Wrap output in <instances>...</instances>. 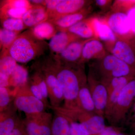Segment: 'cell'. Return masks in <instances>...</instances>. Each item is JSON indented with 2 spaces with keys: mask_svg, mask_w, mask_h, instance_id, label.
I'll list each match as a JSON object with an SVG mask.
<instances>
[{
  "mask_svg": "<svg viewBox=\"0 0 135 135\" xmlns=\"http://www.w3.org/2000/svg\"><path fill=\"white\" fill-rule=\"evenodd\" d=\"M53 66L63 91V107L77 109L78 93L81 87L88 82L84 64L68 62L54 54Z\"/></svg>",
  "mask_w": 135,
  "mask_h": 135,
  "instance_id": "cell-1",
  "label": "cell"
},
{
  "mask_svg": "<svg viewBox=\"0 0 135 135\" xmlns=\"http://www.w3.org/2000/svg\"><path fill=\"white\" fill-rule=\"evenodd\" d=\"M49 51V44L37 38L29 29L20 34L11 46L9 53L17 63L25 64L37 60Z\"/></svg>",
  "mask_w": 135,
  "mask_h": 135,
  "instance_id": "cell-2",
  "label": "cell"
},
{
  "mask_svg": "<svg viewBox=\"0 0 135 135\" xmlns=\"http://www.w3.org/2000/svg\"><path fill=\"white\" fill-rule=\"evenodd\" d=\"M90 68L101 81L114 77H135V68L108 52L101 59L95 60Z\"/></svg>",
  "mask_w": 135,
  "mask_h": 135,
  "instance_id": "cell-3",
  "label": "cell"
},
{
  "mask_svg": "<svg viewBox=\"0 0 135 135\" xmlns=\"http://www.w3.org/2000/svg\"><path fill=\"white\" fill-rule=\"evenodd\" d=\"M35 61L46 80L51 107L60 106V104L64 99L62 88L54 70V54L50 52Z\"/></svg>",
  "mask_w": 135,
  "mask_h": 135,
  "instance_id": "cell-4",
  "label": "cell"
},
{
  "mask_svg": "<svg viewBox=\"0 0 135 135\" xmlns=\"http://www.w3.org/2000/svg\"><path fill=\"white\" fill-rule=\"evenodd\" d=\"M50 109L78 122L90 135L99 134L106 126L104 117L82 109H66L62 106L51 107Z\"/></svg>",
  "mask_w": 135,
  "mask_h": 135,
  "instance_id": "cell-5",
  "label": "cell"
},
{
  "mask_svg": "<svg viewBox=\"0 0 135 135\" xmlns=\"http://www.w3.org/2000/svg\"><path fill=\"white\" fill-rule=\"evenodd\" d=\"M135 99V78L121 91L118 100L106 118L110 126L125 127L128 114Z\"/></svg>",
  "mask_w": 135,
  "mask_h": 135,
  "instance_id": "cell-6",
  "label": "cell"
},
{
  "mask_svg": "<svg viewBox=\"0 0 135 135\" xmlns=\"http://www.w3.org/2000/svg\"><path fill=\"white\" fill-rule=\"evenodd\" d=\"M116 38L113 42L104 44L106 50L135 68V35L133 33Z\"/></svg>",
  "mask_w": 135,
  "mask_h": 135,
  "instance_id": "cell-7",
  "label": "cell"
},
{
  "mask_svg": "<svg viewBox=\"0 0 135 135\" xmlns=\"http://www.w3.org/2000/svg\"><path fill=\"white\" fill-rule=\"evenodd\" d=\"M14 103L17 110L25 114L39 113L47 109L42 101L34 95L27 83L18 89Z\"/></svg>",
  "mask_w": 135,
  "mask_h": 135,
  "instance_id": "cell-8",
  "label": "cell"
},
{
  "mask_svg": "<svg viewBox=\"0 0 135 135\" xmlns=\"http://www.w3.org/2000/svg\"><path fill=\"white\" fill-rule=\"evenodd\" d=\"M25 116L23 122L27 135H51L52 114L45 111Z\"/></svg>",
  "mask_w": 135,
  "mask_h": 135,
  "instance_id": "cell-9",
  "label": "cell"
},
{
  "mask_svg": "<svg viewBox=\"0 0 135 135\" xmlns=\"http://www.w3.org/2000/svg\"><path fill=\"white\" fill-rule=\"evenodd\" d=\"M87 77L88 84L95 107L96 113L105 118V111L108 98L106 87L90 68Z\"/></svg>",
  "mask_w": 135,
  "mask_h": 135,
  "instance_id": "cell-10",
  "label": "cell"
},
{
  "mask_svg": "<svg viewBox=\"0 0 135 135\" xmlns=\"http://www.w3.org/2000/svg\"><path fill=\"white\" fill-rule=\"evenodd\" d=\"M103 18L115 34L116 38L127 36L133 33L127 13L111 11Z\"/></svg>",
  "mask_w": 135,
  "mask_h": 135,
  "instance_id": "cell-11",
  "label": "cell"
},
{
  "mask_svg": "<svg viewBox=\"0 0 135 135\" xmlns=\"http://www.w3.org/2000/svg\"><path fill=\"white\" fill-rule=\"evenodd\" d=\"M92 1L86 0H61L48 20H56L67 15L79 12L90 6Z\"/></svg>",
  "mask_w": 135,
  "mask_h": 135,
  "instance_id": "cell-12",
  "label": "cell"
},
{
  "mask_svg": "<svg viewBox=\"0 0 135 135\" xmlns=\"http://www.w3.org/2000/svg\"><path fill=\"white\" fill-rule=\"evenodd\" d=\"M14 101L0 112V135H10L22 119L17 113Z\"/></svg>",
  "mask_w": 135,
  "mask_h": 135,
  "instance_id": "cell-13",
  "label": "cell"
},
{
  "mask_svg": "<svg viewBox=\"0 0 135 135\" xmlns=\"http://www.w3.org/2000/svg\"><path fill=\"white\" fill-rule=\"evenodd\" d=\"M108 52L101 41L96 38L91 39L83 47L79 63L84 64L90 60H99Z\"/></svg>",
  "mask_w": 135,
  "mask_h": 135,
  "instance_id": "cell-14",
  "label": "cell"
},
{
  "mask_svg": "<svg viewBox=\"0 0 135 135\" xmlns=\"http://www.w3.org/2000/svg\"><path fill=\"white\" fill-rule=\"evenodd\" d=\"M82 39L68 31H58L49 43L51 53L59 55L71 43Z\"/></svg>",
  "mask_w": 135,
  "mask_h": 135,
  "instance_id": "cell-15",
  "label": "cell"
},
{
  "mask_svg": "<svg viewBox=\"0 0 135 135\" xmlns=\"http://www.w3.org/2000/svg\"><path fill=\"white\" fill-rule=\"evenodd\" d=\"M92 11V8L90 6L79 12L51 21L55 25L58 31H65L70 27L86 18Z\"/></svg>",
  "mask_w": 135,
  "mask_h": 135,
  "instance_id": "cell-16",
  "label": "cell"
},
{
  "mask_svg": "<svg viewBox=\"0 0 135 135\" xmlns=\"http://www.w3.org/2000/svg\"><path fill=\"white\" fill-rule=\"evenodd\" d=\"M49 19L46 7L42 5H33L22 18L26 26L30 28L46 22Z\"/></svg>",
  "mask_w": 135,
  "mask_h": 135,
  "instance_id": "cell-17",
  "label": "cell"
},
{
  "mask_svg": "<svg viewBox=\"0 0 135 135\" xmlns=\"http://www.w3.org/2000/svg\"><path fill=\"white\" fill-rule=\"evenodd\" d=\"M92 22L96 38L104 43L115 41L116 37L115 34L107 23L103 17H92Z\"/></svg>",
  "mask_w": 135,
  "mask_h": 135,
  "instance_id": "cell-18",
  "label": "cell"
},
{
  "mask_svg": "<svg viewBox=\"0 0 135 135\" xmlns=\"http://www.w3.org/2000/svg\"><path fill=\"white\" fill-rule=\"evenodd\" d=\"M91 39H82L74 42L62 52L57 55L61 59L68 62L79 63L83 47L85 44Z\"/></svg>",
  "mask_w": 135,
  "mask_h": 135,
  "instance_id": "cell-19",
  "label": "cell"
},
{
  "mask_svg": "<svg viewBox=\"0 0 135 135\" xmlns=\"http://www.w3.org/2000/svg\"><path fill=\"white\" fill-rule=\"evenodd\" d=\"M65 31L72 33L82 39L96 38L92 17L87 18L80 21L70 27Z\"/></svg>",
  "mask_w": 135,
  "mask_h": 135,
  "instance_id": "cell-20",
  "label": "cell"
},
{
  "mask_svg": "<svg viewBox=\"0 0 135 135\" xmlns=\"http://www.w3.org/2000/svg\"><path fill=\"white\" fill-rule=\"evenodd\" d=\"M29 78V72L27 68L17 64L9 78V88L17 91L19 88L27 84Z\"/></svg>",
  "mask_w": 135,
  "mask_h": 135,
  "instance_id": "cell-21",
  "label": "cell"
},
{
  "mask_svg": "<svg viewBox=\"0 0 135 135\" xmlns=\"http://www.w3.org/2000/svg\"><path fill=\"white\" fill-rule=\"evenodd\" d=\"M77 109L97 114L88 82L81 87L79 91L77 98Z\"/></svg>",
  "mask_w": 135,
  "mask_h": 135,
  "instance_id": "cell-22",
  "label": "cell"
},
{
  "mask_svg": "<svg viewBox=\"0 0 135 135\" xmlns=\"http://www.w3.org/2000/svg\"><path fill=\"white\" fill-rule=\"evenodd\" d=\"M54 111L51 135H69L70 123L68 118L57 111Z\"/></svg>",
  "mask_w": 135,
  "mask_h": 135,
  "instance_id": "cell-23",
  "label": "cell"
},
{
  "mask_svg": "<svg viewBox=\"0 0 135 135\" xmlns=\"http://www.w3.org/2000/svg\"><path fill=\"white\" fill-rule=\"evenodd\" d=\"M30 29L37 38L43 40H51L58 32L55 24L49 20Z\"/></svg>",
  "mask_w": 135,
  "mask_h": 135,
  "instance_id": "cell-24",
  "label": "cell"
},
{
  "mask_svg": "<svg viewBox=\"0 0 135 135\" xmlns=\"http://www.w3.org/2000/svg\"><path fill=\"white\" fill-rule=\"evenodd\" d=\"M21 32L12 31L3 28L0 30L1 56L8 53L11 46Z\"/></svg>",
  "mask_w": 135,
  "mask_h": 135,
  "instance_id": "cell-25",
  "label": "cell"
},
{
  "mask_svg": "<svg viewBox=\"0 0 135 135\" xmlns=\"http://www.w3.org/2000/svg\"><path fill=\"white\" fill-rule=\"evenodd\" d=\"M17 65V62L9 53L1 56L0 75L9 78V76Z\"/></svg>",
  "mask_w": 135,
  "mask_h": 135,
  "instance_id": "cell-26",
  "label": "cell"
},
{
  "mask_svg": "<svg viewBox=\"0 0 135 135\" xmlns=\"http://www.w3.org/2000/svg\"><path fill=\"white\" fill-rule=\"evenodd\" d=\"M135 78V77L131 76H123L101 81L106 87L109 95L114 90L120 87L125 86Z\"/></svg>",
  "mask_w": 135,
  "mask_h": 135,
  "instance_id": "cell-27",
  "label": "cell"
},
{
  "mask_svg": "<svg viewBox=\"0 0 135 135\" xmlns=\"http://www.w3.org/2000/svg\"><path fill=\"white\" fill-rule=\"evenodd\" d=\"M29 9L1 7V19L2 20L8 18L22 19L24 15Z\"/></svg>",
  "mask_w": 135,
  "mask_h": 135,
  "instance_id": "cell-28",
  "label": "cell"
},
{
  "mask_svg": "<svg viewBox=\"0 0 135 135\" xmlns=\"http://www.w3.org/2000/svg\"><path fill=\"white\" fill-rule=\"evenodd\" d=\"M1 20L2 28L9 31L21 32L27 28L22 18H8Z\"/></svg>",
  "mask_w": 135,
  "mask_h": 135,
  "instance_id": "cell-29",
  "label": "cell"
},
{
  "mask_svg": "<svg viewBox=\"0 0 135 135\" xmlns=\"http://www.w3.org/2000/svg\"><path fill=\"white\" fill-rule=\"evenodd\" d=\"M16 94L9 88L0 87V112L6 109L14 101Z\"/></svg>",
  "mask_w": 135,
  "mask_h": 135,
  "instance_id": "cell-30",
  "label": "cell"
},
{
  "mask_svg": "<svg viewBox=\"0 0 135 135\" xmlns=\"http://www.w3.org/2000/svg\"><path fill=\"white\" fill-rule=\"evenodd\" d=\"M135 5V1H115L111 6L112 11H119L127 13L128 11Z\"/></svg>",
  "mask_w": 135,
  "mask_h": 135,
  "instance_id": "cell-31",
  "label": "cell"
},
{
  "mask_svg": "<svg viewBox=\"0 0 135 135\" xmlns=\"http://www.w3.org/2000/svg\"><path fill=\"white\" fill-rule=\"evenodd\" d=\"M1 3V7H6L30 8L32 7L29 1L27 0H9L4 1Z\"/></svg>",
  "mask_w": 135,
  "mask_h": 135,
  "instance_id": "cell-32",
  "label": "cell"
},
{
  "mask_svg": "<svg viewBox=\"0 0 135 135\" xmlns=\"http://www.w3.org/2000/svg\"><path fill=\"white\" fill-rule=\"evenodd\" d=\"M67 118L70 123L69 135H90L84 130L79 123L72 120L68 117Z\"/></svg>",
  "mask_w": 135,
  "mask_h": 135,
  "instance_id": "cell-33",
  "label": "cell"
},
{
  "mask_svg": "<svg viewBox=\"0 0 135 135\" xmlns=\"http://www.w3.org/2000/svg\"><path fill=\"white\" fill-rule=\"evenodd\" d=\"M126 130V128L123 127L106 126L104 130L98 135H118L119 133Z\"/></svg>",
  "mask_w": 135,
  "mask_h": 135,
  "instance_id": "cell-34",
  "label": "cell"
},
{
  "mask_svg": "<svg viewBox=\"0 0 135 135\" xmlns=\"http://www.w3.org/2000/svg\"><path fill=\"white\" fill-rule=\"evenodd\" d=\"M61 1V0H46L45 7L49 16L55 10Z\"/></svg>",
  "mask_w": 135,
  "mask_h": 135,
  "instance_id": "cell-35",
  "label": "cell"
},
{
  "mask_svg": "<svg viewBox=\"0 0 135 135\" xmlns=\"http://www.w3.org/2000/svg\"><path fill=\"white\" fill-rule=\"evenodd\" d=\"M135 122V99L126 118L125 127L129 126Z\"/></svg>",
  "mask_w": 135,
  "mask_h": 135,
  "instance_id": "cell-36",
  "label": "cell"
},
{
  "mask_svg": "<svg viewBox=\"0 0 135 135\" xmlns=\"http://www.w3.org/2000/svg\"><path fill=\"white\" fill-rule=\"evenodd\" d=\"M10 135H28L23 123V119H21Z\"/></svg>",
  "mask_w": 135,
  "mask_h": 135,
  "instance_id": "cell-37",
  "label": "cell"
},
{
  "mask_svg": "<svg viewBox=\"0 0 135 135\" xmlns=\"http://www.w3.org/2000/svg\"><path fill=\"white\" fill-rule=\"evenodd\" d=\"M96 5L103 10L106 9L112 5L113 1L110 0H97L95 1Z\"/></svg>",
  "mask_w": 135,
  "mask_h": 135,
  "instance_id": "cell-38",
  "label": "cell"
},
{
  "mask_svg": "<svg viewBox=\"0 0 135 135\" xmlns=\"http://www.w3.org/2000/svg\"><path fill=\"white\" fill-rule=\"evenodd\" d=\"M29 1L33 5H42L44 7H45V5H46V1L33 0V1Z\"/></svg>",
  "mask_w": 135,
  "mask_h": 135,
  "instance_id": "cell-39",
  "label": "cell"
},
{
  "mask_svg": "<svg viewBox=\"0 0 135 135\" xmlns=\"http://www.w3.org/2000/svg\"><path fill=\"white\" fill-rule=\"evenodd\" d=\"M131 130V134L132 135H135V122L129 126Z\"/></svg>",
  "mask_w": 135,
  "mask_h": 135,
  "instance_id": "cell-40",
  "label": "cell"
},
{
  "mask_svg": "<svg viewBox=\"0 0 135 135\" xmlns=\"http://www.w3.org/2000/svg\"><path fill=\"white\" fill-rule=\"evenodd\" d=\"M125 131H122V132H120L118 134V135H132L130 133H126Z\"/></svg>",
  "mask_w": 135,
  "mask_h": 135,
  "instance_id": "cell-41",
  "label": "cell"
}]
</instances>
